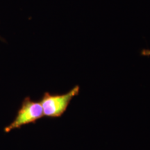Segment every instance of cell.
<instances>
[{
	"label": "cell",
	"instance_id": "1",
	"mask_svg": "<svg viewBox=\"0 0 150 150\" xmlns=\"http://www.w3.org/2000/svg\"><path fill=\"white\" fill-rule=\"evenodd\" d=\"M79 92L80 86L76 85L66 93H45L40 101L44 117L49 118L61 117L67 110L72 99L77 96Z\"/></svg>",
	"mask_w": 150,
	"mask_h": 150
},
{
	"label": "cell",
	"instance_id": "2",
	"mask_svg": "<svg viewBox=\"0 0 150 150\" xmlns=\"http://www.w3.org/2000/svg\"><path fill=\"white\" fill-rule=\"evenodd\" d=\"M43 117L44 114L40 102H35L27 97L22 102L13 121L5 127L4 131L8 133L24 125L35 123Z\"/></svg>",
	"mask_w": 150,
	"mask_h": 150
},
{
	"label": "cell",
	"instance_id": "3",
	"mask_svg": "<svg viewBox=\"0 0 150 150\" xmlns=\"http://www.w3.org/2000/svg\"><path fill=\"white\" fill-rule=\"evenodd\" d=\"M141 55L144 56H150V50H143L141 52Z\"/></svg>",
	"mask_w": 150,
	"mask_h": 150
}]
</instances>
